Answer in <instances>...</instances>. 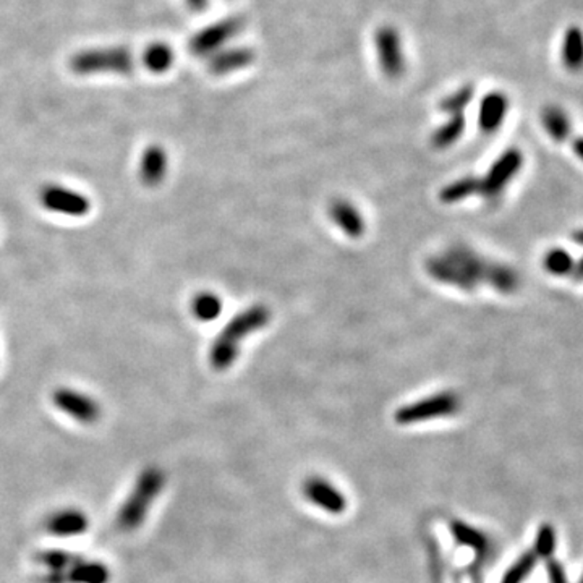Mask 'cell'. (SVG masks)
I'll return each instance as SVG.
<instances>
[{
	"label": "cell",
	"instance_id": "22",
	"mask_svg": "<svg viewBox=\"0 0 583 583\" xmlns=\"http://www.w3.org/2000/svg\"><path fill=\"white\" fill-rule=\"evenodd\" d=\"M192 313L202 323L214 321L222 313V300L214 292H200L192 300Z\"/></svg>",
	"mask_w": 583,
	"mask_h": 583
},
{
	"label": "cell",
	"instance_id": "24",
	"mask_svg": "<svg viewBox=\"0 0 583 583\" xmlns=\"http://www.w3.org/2000/svg\"><path fill=\"white\" fill-rule=\"evenodd\" d=\"M518 275L512 267L502 263H493V269H491V275L488 285L493 287L494 291L501 292V293H512L517 291L518 287Z\"/></svg>",
	"mask_w": 583,
	"mask_h": 583
},
{
	"label": "cell",
	"instance_id": "16",
	"mask_svg": "<svg viewBox=\"0 0 583 583\" xmlns=\"http://www.w3.org/2000/svg\"><path fill=\"white\" fill-rule=\"evenodd\" d=\"M509 111V101L502 93L486 94L478 109V125L485 133H493L499 129Z\"/></svg>",
	"mask_w": 583,
	"mask_h": 583
},
{
	"label": "cell",
	"instance_id": "30",
	"mask_svg": "<svg viewBox=\"0 0 583 583\" xmlns=\"http://www.w3.org/2000/svg\"><path fill=\"white\" fill-rule=\"evenodd\" d=\"M548 575L551 583H567L564 567L561 566V562L556 559L548 558Z\"/></svg>",
	"mask_w": 583,
	"mask_h": 583
},
{
	"label": "cell",
	"instance_id": "23",
	"mask_svg": "<svg viewBox=\"0 0 583 583\" xmlns=\"http://www.w3.org/2000/svg\"><path fill=\"white\" fill-rule=\"evenodd\" d=\"M562 58L567 68L579 70L583 67V32L579 28H570L566 32Z\"/></svg>",
	"mask_w": 583,
	"mask_h": 583
},
{
	"label": "cell",
	"instance_id": "8",
	"mask_svg": "<svg viewBox=\"0 0 583 583\" xmlns=\"http://www.w3.org/2000/svg\"><path fill=\"white\" fill-rule=\"evenodd\" d=\"M112 570L99 559H88L81 554L73 564L54 574L42 572L38 583H111Z\"/></svg>",
	"mask_w": 583,
	"mask_h": 583
},
{
	"label": "cell",
	"instance_id": "9",
	"mask_svg": "<svg viewBox=\"0 0 583 583\" xmlns=\"http://www.w3.org/2000/svg\"><path fill=\"white\" fill-rule=\"evenodd\" d=\"M240 31V22L235 18H226L202 28L188 42L190 52L196 57L214 56L226 48L227 42Z\"/></svg>",
	"mask_w": 583,
	"mask_h": 583
},
{
	"label": "cell",
	"instance_id": "26",
	"mask_svg": "<svg viewBox=\"0 0 583 583\" xmlns=\"http://www.w3.org/2000/svg\"><path fill=\"white\" fill-rule=\"evenodd\" d=\"M543 265L550 274L567 275L574 273V261L572 256L562 248H552L544 255Z\"/></svg>",
	"mask_w": 583,
	"mask_h": 583
},
{
	"label": "cell",
	"instance_id": "21",
	"mask_svg": "<svg viewBox=\"0 0 583 583\" xmlns=\"http://www.w3.org/2000/svg\"><path fill=\"white\" fill-rule=\"evenodd\" d=\"M451 528H453V534L457 542L462 543L463 546H470L471 550L477 551L480 556H486L491 550L488 536L481 534V532H478L477 528L467 525L461 520H453Z\"/></svg>",
	"mask_w": 583,
	"mask_h": 583
},
{
	"label": "cell",
	"instance_id": "7",
	"mask_svg": "<svg viewBox=\"0 0 583 583\" xmlns=\"http://www.w3.org/2000/svg\"><path fill=\"white\" fill-rule=\"evenodd\" d=\"M522 162L524 156L516 148H510L506 153H502L486 172L485 177L480 178L478 196H483L488 202H496L498 198H501L504 190L520 172Z\"/></svg>",
	"mask_w": 583,
	"mask_h": 583
},
{
	"label": "cell",
	"instance_id": "2",
	"mask_svg": "<svg viewBox=\"0 0 583 583\" xmlns=\"http://www.w3.org/2000/svg\"><path fill=\"white\" fill-rule=\"evenodd\" d=\"M271 321V309L265 303L245 308L224 326L212 342L210 362L214 370L226 372L240 355V344L251 334L265 329Z\"/></svg>",
	"mask_w": 583,
	"mask_h": 583
},
{
	"label": "cell",
	"instance_id": "27",
	"mask_svg": "<svg viewBox=\"0 0 583 583\" xmlns=\"http://www.w3.org/2000/svg\"><path fill=\"white\" fill-rule=\"evenodd\" d=\"M473 99V88L471 86H462V88L453 91L451 94L441 101L439 109L447 115H455V113H463L465 107H469Z\"/></svg>",
	"mask_w": 583,
	"mask_h": 583
},
{
	"label": "cell",
	"instance_id": "33",
	"mask_svg": "<svg viewBox=\"0 0 583 583\" xmlns=\"http://www.w3.org/2000/svg\"><path fill=\"white\" fill-rule=\"evenodd\" d=\"M575 154L583 161V138H579L574 145Z\"/></svg>",
	"mask_w": 583,
	"mask_h": 583
},
{
	"label": "cell",
	"instance_id": "32",
	"mask_svg": "<svg viewBox=\"0 0 583 583\" xmlns=\"http://www.w3.org/2000/svg\"><path fill=\"white\" fill-rule=\"evenodd\" d=\"M572 274L577 275V279H579V281H582V279H583V258L580 259V261H579V263H577V265H575L574 273H572Z\"/></svg>",
	"mask_w": 583,
	"mask_h": 583
},
{
	"label": "cell",
	"instance_id": "6",
	"mask_svg": "<svg viewBox=\"0 0 583 583\" xmlns=\"http://www.w3.org/2000/svg\"><path fill=\"white\" fill-rule=\"evenodd\" d=\"M378 65L384 76L390 80L400 78L407 68V57H405L404 40L400 32L394 26H381L374 32L372 38Z\"/></svg>",
	"mask_w": 583,
	"mask_h": 583
},
{
	"label": "cell",
	"instance_id": "4",
	"mask_svg": "<svg viewBox=\"0 0 583 583\" xmlns=\"http://www.w3.org/2000/svg\"><path fill=\"white\" fill-rule=\"evenodd\" d=\"M70 70L78 76L91 75H129L135 72L141 64V54L138 56L133 49L125 46H111V48L85 49L76 52L70 58Z\"/></svg>",
	"mask_w": 583,
	"mask_h": 583
},
{
	"label": "cell",
	"instance_id": "15",
	"mask_svg": "<svg viewBox=\"0 0 583 583\" xmlns=\"http://www.w3.org/2000/svg\"><path fill=\"white\" fill-rule=\"evenodd\" d=\"M255 62V50L250 48L222 49L211 56L208 70L216 76H224L229 73L240 72Z\"/></svg>",
	"mask_w": 583,
	"mask_h": 583
},
{
	"label": "cell",
	"instance_id": "12",
	"mask_svg": "<svg viewBox=\"0 0 583 583\" xmlns=\"http://www.w3.org/2000/svg\"><path fill=\"white\" fill-rule=\"evenodd\" d=\"M91 520L80 507H62L49 514L44 528L56 538H75L88 532Z\"/></svg>",
	"mask_w": 583,
	"mask_h": 583
},
{
	"label": "cell",
	"instance_id": "19",
	"mask_svg": "<svg viewBox=\"0 0 583 583\" xmlns=\"http://www.w3.org/2000/svg\"><path fill=\"white\" fill-rule=\"evenodd\" d=\"M465 130V117L463 113H455V115H449V119L435 130L433 137H431V143L436 149H447L451 146L455 145Z\"/></svg>",
	"mask_w": 583,
	"mask_h": 583
},
{
	"label": "cell",
	"instance_id": "31",
	"mask_svg": "<svg viewBox=\"0 0 583 583\" xmlns=\"http://www.w3.org/2000/svg\"><path fill=\"white\" fill-rule=\"evenodd\" d=\"M186 7L193 12H202L210 5V0H185Z\"/></svg>",
	"mask_w": 583,
	"mask_h": 583
},
{
	"label": "cell",
	"instance_id": "20",
	"mask_svg": "<svg viewBox=\"0 0 583 583\" xmlns=\"http://www.w3.org/2000/svg\"><path fill=\"white\" fill-rule=\"evenodd\" d=\"M473 194H480V178L469 175V177L457 178L439 192V200L444 204H453L467 200Z\"/></svg>",
	"mask_w": 583,
	"mask_h": 583
},
{
	"label": "cell",
	"instance_id": "28",
	"mask_svg": "<svg viewBox=\"0 0 583 583\" xmlns=\"http://www.w3.org/2000/svg\"><path fill=\"white\" fill-rule=\"evenodd\" d=\"M536 566V554L525 552L502 577L501 583H522Z\"/></svg>",
	"mask_w": 583,
	"mask_h": 583
},
{
	"label": "cell",
	"instance_id": "25",
	"mask_svg": "<svg viewBox=\"0 0 583 583\" xmlns=\"http://www.w3.org/2000/svg\"><path fill=\"white\" fill-rule=\"evenodd\" d=\"M543 127L550 133L551 137L558 141H562L569 135L570 121L567 119L566 113L558 107H548L543 111Z\"/></svg>",
	"mask_w": 583,
	"mask_h": 583
},
{
	"label": "cell",
	"instance_id": "29",
	"mask_svg": "<svg viewBox=\"0 0 583 583\" xmlns=\"http://www.w3.org/2000/svg\"><path fill=\"white\" fill-rule=\"evenodd\" d=\"M556 548V534L551 525H543L536 534V544H534V554L542 558H551L552 551Z\"/></svg>",
	"mask_w": 583,
	"mask_h": 583
},
{
	"label": "cell",
	"instance_id": "11",
	"mask_svg": "<svg viewBox=\"0 0 583 583\" xmlns=\"http://www.w3.org/2000/svg\"><path fill=\"white\" fill-rule=\"evenodd\" d=\"M40 202L46 210L65 216L81 218L88 214L91 202L83 193L70 190L67 186L48 185L40 190Z\"/></svg>",
	"mask_w": 583,
	"mask_h": 583
},
{
	"label": "cell",
	"instance_id": "3",
	"mask_svg": "<svg viewBox=\"0 0 583 583\" xmlns=\"http://www.w3.org/2000/svg\"><path fill=\"white\" fill-rule=\"evenodd\" d=\"M166 486V473L159 467L149 465L138 473L127 498L115 516V525L125 534H131L146 522L156 499Z\"/></svg>",
	"mask_w": 583,
	"mask_h": 583
},
{
	"label": "cell",
	"instance_id": "17",
	"mask_svg": "<svg viewBox=\"0 0 583 583\" xmlns=\"http://www.w3.org/2000/svg\"><path fill=\"white\" fill-rule=\"evenodd\" d=\"M167 174V154L159 145L146 148L139 162V178L146 186L161 185Z\"/></svg>",
	"mask_w": 583,
	"mask_h": 583
},
{
	"label": "cell",
	"instance_id": "14",
	"mask_svg": "<svg viewBox=\"0 0 583 583\" xmlns=\"http://www.w3.org/2000/svg\"><path fill=\"white\" fill-rule=\"evenodd\" d=\"M303 491L309 501L331 514H342L347 507L345 498L323 478H308Z\"/></svg>",
	"mask_w": 583,
	"mask_h": 583
},
{
	"label": "cell",
	"instance_id": "13",
	"mask_svg": "<svg viewBox=\"0 0 583 583\" xmlns=\"http://www.w3.org/2000/svg\"><path fill=\"white\" fill-rule=\"evenodd\" d=\"M329 218L352 240L362 238L366 232L363 214L356 208L355 202L347 198L332 200L329 204Z\"/></svg>",
	"mask_w": 583,
	"mask_h": 583
},
{
	"label": "cell",
	"instance_id": "34",
	"mask_svg": "<svg viewBox=\"0 0 583 583\" xmlns=\"http://www.w3.org/2000/svg\"><path fill=\"white\" fill-rule=\"evenodd\" d=\"M575 240H577V242L583 243V232L582 234L575 235Z\"/></svg>",
	"mask_w": 583,
	"mask_h": 583
},
{
	"label": "cell",
	"instance_id": "10",
	"mask_svg": "<svg viewBox=\"0 0 583 583\" xmlns=\"http://www.w3.org/2000/svg\"><path fill=\"white\" fill-rule=\"evenodd\" d=\"M52 402L60 412L83 425H93L101 418V407L93 397L70 388H58L52 394Z\"/></svg>",
	"mask_w": 583,
	"mask_h": 583
},
{
	"label": "cell",
	"instance_id": "35",
	"mask_svg": "<svg viewBox=\"0 0 583 583\" xmlns=\"http://www.w3.org/2000/svg\"><path fill=\"white\" fill-rule=\"evenodd\" d=\"M580 583H583V577H582V579H580Z\"/></svg>",
	"mask_w": 583,
	"mask_h": 583
},
{
	"label": "cell",
	"instance_id": "18",
	"mask_svg": "<svg viewBox=\"0 0 583 583\" xmlns=\"http://www.w3.org/2000/svg\"><path fill=\"white\" fill-rule=\"evenodd\" d=\"M174 62L175 52L167 42H153L145 50H141V64L148 72L157 75L169 72Z\"/></svg>",
	"mask_w": 583,
	"mask_h": 583
},
{
	"label": "cell",
	"instance_id": "1",
	"mask_svg": "<svg viewBox=\"0 0 583 583\" xmlns=\"http://www.w3.org/2000/svg\"><path fill=\"white\" fill-rule=\"evenodd\" d=\"M493 263L486 261L467 245L455 243L444 253L426 259V273L436 283L451 285L459 291L473 292L477 291L480 283H488Z\"/></svg>",
	"mask_w": 583,
	"mask_h": 583
},
{
	"label": "cell",
	"instance_id": "5",
	"mask_svg": "<svg viewBox=\"0 0 583 583\" xmlns=\"http://www.w3.org/2000/svg\"><path fill=\"white\" fill-rule=\"evenodd\" d=\"M461 408L462 399L455 390H441L397 408L394 418L399 425H413L421 421L453 417Z\"/></svg>",
	"mask_w": 583,
	"mask_h": 583
}]
</instances>
